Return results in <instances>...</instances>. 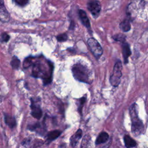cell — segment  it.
<instances>
[{
  "label": "cell",
  "instance_id": "obj_1",
  "mask_svg": "<svg viewBox=\"0 0 148 148\" xmlns=\"http://www.w3.org/2000/svg\"><path fill=\"white\" fill-rule=\"evenodd\" d=\"M53 69V64L49 61H47L46 63L38 61L34 64L32 76L42 79L43 84L47 85L51 82Z\"/></svg>",
  "mask_w": 148,
  "mask_h": 148
},
{
  "label": "cell",
  "instance_id": "obj_2",
  "mask_svg": "<svg viewBox=\"0 0 148 148\" xmlns=\"http://www.w3.org/2000/svg\"><path fill=\"white\" fill-rule=\"evenodd\" d=\"M72 72L74 78L79 82L91 83V74L89 69L81 64H76L72 68Z\"/></svg>",
  "mask_w": 148,
  "mask_h": 148
},
{
  "label": "cell",
  "instance_id": "obj_3",
  "mask_svg": "<svg viewBox=\"0 0 148 148\" xmlns=\"http://www.w3.org/2000/svg\"><path fill=\"white\" fill-rule=\"evenodd\" d=\"M130 114L131 119V130L134 135L138 136L144 131V125L138 114L137 105L134 103L130 108Z\"/></svg>",
  "mask_w": 148,
  "mask_h": 148
},
{
  "label": "cell",
  "instance_id": "obj_4",
  "mask_svg": "<svg viewBox=\"0 0 148 148\" xmlns=\"http://www.w3.org/2000/svg\"><path fill=\"white\" fill-rule=\"evenodd\" d=\"M122 64L120 61L115 64L113 72L110 76V83L113 87H117L120 83L122 76Z\"/></svg>",
  "mask_w": 148,
  "mask_h": 148
},
{
  "label": "cell",
  "instance_id": "obj_5",
  "mask_svg": "<svg viewBox=\"0 0 148 148\" xmlns=\"http://www.w3.org/2000/svg\"><path fill=\"white\" fill-rule=\"evenodd\" d=\"M87 44L94 57L98 59L102 54L103 50L99 42L93 38H90L87 40Z\"/></svg>",
  "mask_w": 148,
  "mask_h": 148
},
{
  "label": "cell",
  "instance_id": "obj_6",
  "mask_svg": "<svg viewBox=\"0 0 148 148\" xmlns=\"http://www.w3.org/2000/svg\"><path fill=\"white\" fill-rule=\"evenodd\" d=\"M31 115L36 119H40L42 116V110L37 100L34 98L31 99Z\"/></svg>",
  "mask_w": 148,
  "mask_h": 148
},
{
  "label": "cell",
  "instance_id": "obj_7",
  "mask_svg": "<svg viewBox=\"0 0 148 148\" xmlns=\"http://www.w3.org/2000/svg\"><path fill=\"white\" fill-rule=\"evenodd\" d=\"M88 9L94 17H97L101 11V6L99 2L97 0L90 1L87 5Z\"/></svg>",
  "mask_w": 148,
  "mask_h": 148
},
{
  "label": "cell",
  "instance_id": "obj_8",
  "mask_svg": "<svg viewBox=\"0 0 148 148\" xmlns=\"http://www.w3.org/2000/svg\"><path fill=\"white\" fill-rule=\"evenodd\" d=\"M82 136V131L81 129H79L71 136V138L70 139V142H71V145L72 147H76L77 143H78V141L81 138Z\"/></svg>",
  "mask_w": 148,
  "mask_h": 148
},
{
  "label": "cell",
  "instance_id": "obj_9",
  "mask_svg": "<svg viewBox=\"0 0 148 148\" xmlns=\"http://www.w3.org/2000/svg\"><path fill=\"white\" fill-rule=\"evenodd\" d=\"M79 16L80 17V19L82 23V24L86 27L87 28H90V20L87 16L86 13L82 10V9H79Z\"/></svg>",
  "mask_w": 148,
  "mask_h": 148
},
{
  "label": "cell",
  "instance_id": "obj_10",
  "mask_svg": "<svg viewBox=\"0 0 148 148\" xmlns=\"http://www.w3.org/2000/svg\"><path fill=\"white\" fill-rule=\"evenodd\" d=\"M4 120L6 124L8 125L10 128H13L16 125V121L15 118L7 113H4Z\"/></svg>",
  "mask_w": 148,
  "mask_h": 148
},
{
  "label": "cell",
  "instance_id": "obj_11",
  "mask_svg": "<svg viewBox=\"0 0 148 148\" xmlns=\"http://www.w3.org/2000/svg\"><path fill=\"white\" fill-rule=\"evenodd\" d=\"M122 49H123V55L124 63L127 64L128 62V58L131 54V50H130V46H129L128 44L127 43H123V46H122Z\"/></svg>",
  "mask_w": 148,
  "mask_h": 148
},
{
  "label": "cell",
  "instance_id": "obj_12",
  "mask_svg": "<svg viewBox=\"0 0 148 148\" xmlns=\"http://www.w3.org/2000/svg\"><path fill=\"white\" fill-rule=\"evenodd\" d=\"M109 139V135L105 132H102L99 134L95 140V145H100L106 142Z\"/></svg>",
  "mask_w": 148,
  "mask_h": 148
},
{
  "label": "cell",
  "instance_id": "obj_13",
  "mask_svg": "<svg viewBox=\"0 0 148 148\" xmlns=\"http://www.w3.org/2000/svg\"><path fill=\"white\" fill-rule=\"evenodd\" d=\"M124 142L126 147L131 148L135 147L136 145V143L130 136L128 135H125L124 136Z\"/></svg>",
  "mask_w": 148,
  "mask_h": 148
},
{
  "label": "cell",
  "instance_id": "obj_14",
  "mask_svg": "<svg viewBox=\"0 0 148 148\" xmlns=\"http://www.w3.org/2000/svg\"><path fill=\"white\" fill-rule=\"evenodd\" d=\"M0 18L3 22H7L9 20V15L2 3L1 5L0 8Z\"/></svg>",
  "mask_w": 148,
  "mask_h": 148
},
{
  "label": "cell",
  "instance_id": "obj_15",
  "mask_svg": "<svg viewBox=\"0 0 148 148\" xmlns=\"http://www.w3.org/2000/svg\"><path fill=\"white\" fill-rule=\"evenodd\" d=\"M61 134V131L60 130H53L50 131L47 134V141L51 142L57 139Z\"/></svg>",
  "mask_w": 148,
  "mask_h": 148
},
{
  "label": "cell",
  "instance_id": "obj_16",
  "mask_svg": "<svg viewBox=\"0 0 148 148\" xmlns=\"http://www.w3.org/2000/svg\"><path fill=\"white\" fill-rule=\"evenodd\" d=\"M120 27L124 32H127L131 29V24L129 21L125 20L122 21L120 24Z\"/></svg>",
  "mask_w": 148,
  "mask_h": 148
},
{
  "label": "cell",
  "instance_id": "obj_17",
  "mask_svg": "<svg viewBox=\"0 0 148 148\" xmlns=\"http://www.w3.org/2000/svg\"><path fill=\"white\" fill-rule=\"evenodd\" d=\"M10 64L12 66L13 69H17L19 68V66H20V60L16 57L14 56V57H13V58H12V60L11 61Z\"/></svg>",
  "mask_w": 148,
  "mask_h": 148
},
{
  "label": "cell",
  "instance_id": "obj_18",
  "mask_svg": "<svg viewBox=\"0 0 148 148\" xmlns=\"http://www.w3.org/2000/svg\"><path fill=\"white\" fill-rule=\"evenodd\" d=\"M86 101V97H83L81 98H80L79 100V106H78V111L79 112L80 114H82V113L83 106L84 105Z\"/></svg>",
  "mask_w": 148,
  "mask_h": 148
},
{
  "label": "cell",
  "instance_id": "obj_19",
  "mask_svg": "<svg viewBox=\"0 0 148 148\" xmlns=\"http://www.w3.org/2000/svg\"><path fill=\"white\" fill-rule=\"evenodd\" d=\"M40 128V124L39 123H36L34 124H31V125H29L27 127V128L31 131H36L37 129Z\"/></svg>",
  "mask_w": 148,
  "mask_h": 148
},
{
  "label": "cell",
  "instance_id": "obj_20",
  "mask_svg": "<svg viewBox=\"0 0 148 148\" xmlns=\"http://www.w3.org/2000/svg\"><path fill=\"white\" fill-rule=\"evenodd\" d=\"M14 2L16 5L23 7L28 3V0H14Z\"/></svg>",
  "mask_w": 148,
  "mask_h": 148
},
{
  "label": "cell",
  "instance_id": "obj_21",
  "mask_svg": "<svg viewBox=\"0 0 148 148\" xmlns=\"http://www.w3.org/2000/svg\"><path fill=\"white\" fill-rule=\"evenodd\" d=\"M68 39V36L66 34H62L60 35H58L57 36V39L59 42H64L66 41Z\"/></svg>",
  "mask_w": 148,
  "mask_h": 148
},
{
  "label": "cell",
  "instance_id": "obj_22",
  "mask_svg": "<svg viewBox=\"0 0 148 148\" xmlns=\"http://www.w3.org/2000/svg\"><path fill=\"white\" fill-rule=\"evenodd\" d=\"M31 63H32V58H27L25 60V61L24 62L23 66L25 68H28V66H29L31 65Z\"/></svg>",
  "mask_w": 148,
  "mask_h": 148
},
{
  "label": "cell",
  "instance_id": "obj_23",
  "mask_svg": "<svg viewBox=\"0 0 148 148\" xmlns=\"http://www.w3.org/2000/svg\"><path fill=\"white\" fill-rule=\"evenodd\" d=\"M113 38L116 40H118V41H124L125 40V36L121 34H119V35H116V36H114L113 37Z\"/></svg>",
  "mask_w": 148,
  "mask_h": 148
},
{
  "label": "cell",
  "instance_id": "obj_24",
  "mask_svg": "<svg viewBox=\"0 0 148 148\" xmlns=\"http://www.w3.org/2000/svg\"><path fill=\"white\" fill-rule=\"evenodd\" d=\"M9 36L6 34V33H3L2 36H1V41L2 42H6L9 40Z\"/></svg>",
  "mask_w": 148,
  "mask_h": 148
},
{
  "label": "cell",
  "instance_id": "obj_25",
  "mask_svg": "<svg viewBox=\"0 0 148 148\" xmlns=\"http://www.w3.org/2000/svg\"><path fill=\"white\" fill-rule=\"evenodd\" d=\"M110 142H109V143L108 144V145H105L103 147H101V148H109V145H110Z\"/></svg>",
  "mask_w": 148,
  "mask_h": 148
}]
</instances>
